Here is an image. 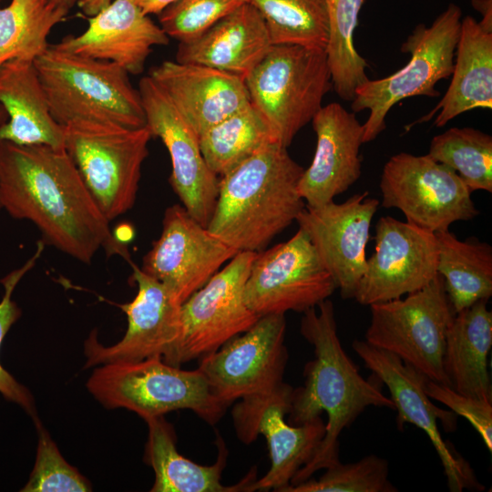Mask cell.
Returning <instances> with one entry per match:
<instances>
[{
  "instance_id": "20",
  "label": "cell",
  "mask_w": 492,
  "mask_h": 492,
  "mask_svg": "<svg viewBox=\"0 0 492 492\" xmlns=\"http://www.w3.org/2000/svg\"><path fill=\"white\" fill-rule=\"evenodd\" d=\"M379 200L368 191L356 193L342 203L333 200L308 207L296 219L332 275L343 299H354L365 272L366 246Z\"/></svg>"
},
{
  "instance_id": "24",
  "label": "cell",
  "mask_w": 492,
  "mask_h": 492,
  "mask_svg": "<svg viewBox=\"0 0 492 492\" xmlns=\"http://www.w3.org/2000/svg\"><path fill=\"white\" fill-rule=\"evenodd\" d=\"M272 45L262 16L253 5L244 3L198 36L179 42L176 61L245 78Z\"/></svg>"
},
{
  "instance_id": "1",
  "label": "cell",
  "mask_w": 492,
  "mask_h": 492,
  "mask_svg": "<svg viewBox=\"0 0 492 492\" xmlns=\"http://www.w3.org/2000/svg\"><path fill=\"white\" fill-rule=\"evenodd\" d=\"M0 204L13 218L32 221L45 244L83 263L101 248L131 261L65 149L0 139Z\"/></svg>"
},
{
  "instance_id": "25",
  "label": "cell",
  "mask_w": 492,
  "mask_h": 492,
  "mask_svg": "<svg viewBox=\"0 0 492 492\" xmlns=\"http://www.w3.org/2000/svg\"><path fill=\"white\" fill-rule=\"evenodd\" d=\"M0 106L8 117L0 126L1 140L65 149V128L51 114L33 61L0 66Z\"/></svg>"
},
{
  "instance_id": "10",
  "label": "cell",
  "mask_w": 492,
  "mask_h": 492,
  "mask_svg": "<svg viewBox=\"0 0 492 492\" xmlns=\"http://www.w3.org/2000/svg\"><path fill=\"white\" fill-rule=\"evenodd\" d=\"M379 187L384 208L399 210L406 221L434 233L479 214L462 179L427 154L392 156L384 166Z\"/></svg>"
},
{
  "instance_id": "8",
  "label": "cell",
  "mask_w": 492,
  "mask_h": 492,
  "mask_svg": "<svg viewBox=\"0 0 492 492\" xmlns=\"http://www.w3.org/2000/svg\"><path fill=\"white\" fill-rule=\"evenodd\" d=\"M64 128L65 149L102 214L110 221L129 210L152 137L147 125L75 121Z\"/></svg>"
},
{
  "instance_id": "4",
  "label": "cell",
  "mask_w": 492,
  "mask_h": 492,
  "mask_svg": "<svg viewBox=\"0 0 492 492\" xmlns=\"http://www.w3.org/2000/svg\"><path fill=\"white\" fill-rule=\"evenodd\" d=\"M34 64L51 114L60 125L75 121L128 128L147 125L139 92L118 65L67 53L53 45Z\"/></svg>"
},
{
  "instance_id": "26",
  "label": "cell",
  "mask_w": 492,
  "mask_h": 492,
  "mask_svg": "<svg viewBox=\"0 0 492 492\" xmlns=\"http://www.w3.org/2000/svg\"><path fill=\"white\" fill-rule=\"evenodd\" d=\"M450 85L437 105L419 122L446 126L472 109L492 108V31L467 15L462 18Z\"/></svg>"
},
{
  "instance_id": "27",
  "label": "cell",
  "mask_w": 492,
  "mask_h": 492,
  "mask_svg": "<svg viewBox=\"0 0 492 492\" xmlns=\"http://www.w3.org/2000/svg\"><path fill=\"white\" fill-rule=\"evenodd\" d=\"M479 300L456 313L448 326L443 370L459 394L492 403L488 354L492 345V313Z\"/></svg>"
},
{
  "instance_id": "23",
  "label": "cell",
  "mask_w": 492,
  "mask_h": 492,
  "mask_svg": "<svg viewBox=\"0 0 492 492\" xmlns=\"http://www.w3.org/2000/svg\"><path fill=\"white\" fill-rule=\"evenodd\" d=\"M149 76L199 137L251 103L244 78L216 68L164 61Z\"/></svg>"
},
{
  "instance_id": "34",
  "label": "cell",
  "mask_w": 492,
  "mask_h": 492,
  "mask_svg": "<svg viewBox=\"0 0 492 492\" xmlns=\"http://www.w3.org/2000/svg\"><path fill=\"white\" fill-rule=\"evenodd\" d=\"M262 16L272 44L325 49L328 15L325 0H247Z\"/></svg>"
},
{
  "instance_id": "21",
  "label": "cell",
  "mask_w": 492,
  "mask_h": 492,
  "mask_svg": "<svg viewBox=\"0 0 492 492\" xmlns=\"http://www.w3.org/2000/svg\"><path fill=\"white\" fill-rule=\"evenodd\" d=\"M311 122L316 149L298 190L306 206L317 207L333 201L359 179L364 127L354 112L337 102L323 106Z\"/></svg>"
},
{
  "instance_id": "40",
  "label": "cell",
  "mask_w": 492,
  "mask_h": 492,
  "mask_svg": "<svg viewBox=\"0 0 492 492\" xmlns=\"http://www.w3.org/2000/svg\"><path fill=\"white\" fill-rule=\"evenodd\" d=\"M471 5L482 15L478 23L487 30L492 31V0H471Z\"/></svg>"
},
{
  "instance_id": "30",
  "label": "cell",
  "mask_w": 492,
  "mask_h": 492,
  "mask_svg": "<svg viewBox=\"0 0 492 492\" xmlns=\"http://www.w3.org/2000/svg\"><path fill=\"white\" fill-rule=\"evenodd\" d=\"M199 139L208 167L218 177L224 176L267 145L277 142L251 103L210 127Z\"/></svg>"
},
{
  "instance_id": "43",
  "label": "cell",
  "mask_w": 492,
  "mask_h": 492,
  "mask_svg": "<svg viewBox=\"0 0 492 492\" xmlns=\"http://www.w3.org/2000/svg\"><path fill=\"white\" fill-rule=\"evenodd\" d=\"M55 6L68 13L78 0H48Z\"/></svg>"
},
{
  "instance_id": "38",
  "label": "cell",
  "mask_w": 492,
  "mask_h": 492,
  "mask_svg": "<svg viewBox=\"0 0 492 492\" xmlns=\"http://www.w3.org/2000/svg\"><path fill=\"white\" fill-rule=\"evenodd\" d=\"M45 245L42 240L38 241L35 254L23 266L12 271L0 281L5 289L4 296L0 301V349L6 333L22 314L21 309L12 299L15 288L24 275L35 266L44 251ZM0 394L7 401L18 405L32 418L37 416L35 399L31 392L16 381L1 364Z\"/></svg>"
},
{
  "instance_id": "11",
  "label": "cell",
  "mask_w": 492,
  "mask_h": 492,
  "mask_svg": "<svg viewBox=\"0 0 492 492\" xmlns=\"http://www.w3.org/2000/svg\"><path fill=\"white\" fill-rule=\"evenodd\" d=\"M337 286L307 233L299 228L288 241L257 252L243 298L259 317L304 313L328 299Z\"/></svg>"
},
{
  "instance_id": "29",
  "label": "cell",
  "mask_w": 492,
  "mask_h": 492,
  "mask_svg": "<svg viewBox=\"0 0 492 492\" xmlns=\"http://www.w3.org/2000/svg\"><path fill=\"white\" fill-rule=\"evenodd\" d=\"M437 273L455 312L492 295V247L477 238L459 240L449 230L436 232Z\"/></svg>"
},
{
  "instance_id": "36",
  "label": "cell",
  "mask_w": 492,
  "mask_h": 492,
  "mask_svg": "<svg viewBox=\"0 0 492 492\" xmlns=\"http://www.w3.org/2000/svg\"><path fill=\"white\" fill-rule=\"evenodd\" d=\"M38 434L34 468L22 492H87L90 482L62 456L56 443L37 416L33 418Z\"/></svg>"
},
{
  "instance_id": "39",
  "label": "cell",
  "mask_w": 492,
  "mask_h": 492,
  "mask_svg": "<svg viewBox=\"0 0 492 492\" xmlns=\"http://www.w3.org/2000/svg\"><path fill=\"white\" fill-rule=\"evenodd\" d=\"M427 395L465 417L481 436L489 452L492 451V403L457 393L450 386L426 379Z\"/></svg>"
},
{
  "instance_id": "6",
  "label": "cell",
  "mask_w": 492,
  "mask_h": 492,
  "mask_svg": "<svg viewBox=\"0 0 492 492\" xmlns=\"http://www.w3.org/2000/svg\"><path fill=\"white\" fill-rule=\"evenodd\" d=\"M244 81L251 103L285 148L333 87L325 49L293 44H272Z\"/></svg>"
},
{
  "instance_id": "32",
  "label": "cell",
  "mask_w": 492,
  "mask_h": 492,
  "mask_svg": "<svg viewBox=\"0 0 492 492\" xmlns=\"http://www.w3.org/2000/svg\"><path fill=\"white\" fill-rule=\"evenodd\" d=\"M364 0H325L328 40L325 47L332 85L336 94L352 101L356 88L369 78L367 61L357 52L354 35Z\"/></svg>"
},
{
  "instance_id": "37",
  "label": "cell",
  "mask_w": 492,
  "mask_h": 492,
  "mask_svg": "<svg viewBox=\"0 0 492 492\" xmlns=\"http://www.w3.org/2000/svg\"><path fill=\"white\" fill-rule=\"evenodd\" d=\"M247 0H177L159 14V26L179 42L194 38Z\"/></svg>"
},
{
  "instance_id": "44",
  "label": "cell",
  "mask_w": 492,
  "mask_h": 492,
  "mask_svg": "<svg viewBox=\"0 0 492 492\" xmlns=\"http://www.w3.org/2000/svg\"><path fill=\"white\" fill-rule=\"evenodd\" d=\"M7 119V115L4 108L0 106V126ZM2 210L0 204V210Z\"/></svg>"
},
{
  "instance_id": "35",
  "label": "cell",
  "mask_w": 492,
  "mask_h": 492,
  "mask_svg": "<svg viewBox=\"0 0 492 492\" xmlns=\"http://www.w3.org/2000/svg\"><path fill=\"white\" fill-rule=\"evenodd\" d=\"M318 479H307L282 492H395L388 479L385 458L368 455L354 463L341 461L328 468Z\"/></svg>"
},
{
  "instance_id": "2",
  "label": "cell",
  "mask_w": 492,
  "mask_h": 492,
  "mask_svg": "<svg viewBox=\"0 0 492 492\" xmlns=\"http://www.w3.org/2000/svg\"><path fill=\"white\" fill-rule=\"evenodd\" d=\"M303 313L300 332L313 347L314 359L303 370V385L293 389L289 423L302 425L327 414L325 435L312 459L292 477L290 486L340 462L339 436L368 407L395 410L382 391L383 383L364 379L346 354L338 333L333 303L329 299ZM289 486V487H290Z\"/></svg>"
},
{
  "instance_id": "17",
  "label": "cell",
  "mask_w": 492,
  "mask_h": 492,
  "mask_svg": "<svg viewBox=\"0 0 492 492\" xmlns=\"http://www.w3.org/2000/svg\"><path fill=\"white\" fill-rule=\"evenodd\" d=\"M374 253L354 298L362 305L401 298L426 286L437 274L436 233L383 216L375 225Z\"/></svg>"
},
{
  "instance_id": "3",
  "label": "cell",
  "mask_w": 492,
  "mask_h": 492,
  "mask_svg": "<svg viewBox=\"0 0 492 492\" xmlns=\"http://www.w3.org/2000/svg\"><path fill=\"white\" fill-rule=\"evenodd\" d=\"M272 142L220 177L208 230L237 251L260 252L305 208L304 169Z\"/></svg>"
},
{
  "instance_id": "14",
  "label": "cell",
  "mask_w": 492,
  "mask_h": 492,
  "mask_svg": "<svg viewBox=\"0 0 492 492\" xmlns=\"http://www.w3.org/2000/svg\"><path fill=\"white\" fill-rule=\"evenodd\" d=\"M257 252L239 251L181 304V337L172 365L201 358L249 330L260 318L245 303L244 286Z\"/></svg>"
},
{
  "instance_id": "33",
  "label": "cell",
  "mask_w": 492,
  "mask_h": 492,
  "mask_svg": "<svg viewBox=\"0 0 492 492\" xmlns=\"http://www.w3.org/2000/svg\"><path fill=\"white\" fill-rule=\"evenodd\" d=\"M427 155L453 169L471 192H492V137L474 128H451L435 136Z\"/></svg>"
},
{
  "instance_id": "22",
  "label": "cell",
  "mask_w": 492,
  "mask_h": 492,
  "mask_svg": "<svg viewBox=\"0 0 492 492\" xmlns=\"http://www.w3.org/2000/svg\"><path fill=\"white\" fill-rule=\"evenodd\" d=\"M87 29L53 45L57 49L115 63L128 74L143 72L152 47L165 46L169 36L135 0H112L88 17Z\"/></svg>"
},
{
  "instance_id": "5",
  "label": "cell",
  "mask_w": 492,
  "mask_h": 492,
  "mask_svg": "<svg viewBox=\"0 0 492 492\" xmlns=\"http://www.w3.org/2000/svg\"><path fill=\"white\" fill-rule=\"evenodd\" d=\"M87 388L105 408H125L144 420L189 409L214 425L229 407L212 393L199 368L183 370L161 357L100 364Z\"/></svg>"
},
{
  "instance_id": "7",
  "label": "cell",
  "mask_w": 492,
  "mask_h": 492,
  "mask_svg": "<svg viewBox=\"0 0 492 492\" xmlns=\"http://www.w3.org/2000/svg\"><path fill=\"white\" fill-rule=\"evenodd\" d=\"M461 20V8L449 4L430 26L417 25L401 46L402 52L410 54L405 67L390 76L368 79L356 88L352 111H369L363 124L364 143L373 141L384 130L387 114L401 100L440 95L435 87L453 72Z\"/></svg>"
},
{
  "instance_id": "13",
  "label": "cell",
  "mask_w": 492,
  "mask_h": 492,
  "mask_svg": "<svg viewBox=\"0 0 492 492\" xmlns=\"http://www.w3.org/2000/svg\"><path fill=\"white\" fill-rule=\"evenodd\" d=\"M352 346L365 366L387 386L397 411L398 429L403 430L408 423L426 434L439 456L449 490H483L469 463L442 437L437 420L446 432H453L456 428V415L431 401L424 387L427 378L395 354L364 340H354Z\"/></svg>"
},
{
  "instance_id": "16",
  "label": "cell",
  "mask_w": 492,
  "mask_h": 492,
  "mask_svg": "<svg viewBox=\"0 0 492 492\" xmlns=\"http://www.w3.org/2000/svg\"><path fill=\"white\" fill-rule=\"evenodd\" d=\"M129 264L138 292L131 302L118 305L127 315V331L110 346L100 343L96 331L92 332L84 343L86 368L150 357H161L172 365L182 332L181 303L165 285L134 262Z\"/></svg>"
},
{
  "instance_id": "42",
  "label": "cell",
  "mask_w": 492,
  "mask_h": 492,
  "mask_svg": "<svg viewBox=\"0 0 492 492\" xmlns=\"http://www.w3.org/2000/svg\"><path fill=\"white\" fill-rule=\"evenodd\" d=\"M112 0H78L77 5L82 13L92 16L108 5Z\"/></svg>"
},
{
  "instance_id": "12",
  "label": "cell",
  "mask_w": 492,
  "mask_h": 492,
  "mask_svg": "<svg viewBox=\"0 0 492 492\" xmlns=\"http://www.w3.org/2000/svg\"><path fill=\"white\" fill-rule=\"evenodd\" d=\"M292 391L283 383L271 392L241 398L232 408L238 438L249 445L262 435L271 457L268 472L254 479L247 491L282 492L297 471L312 459L325 435L321 416L299 425L284 420L291 408Z\"/></svg>"
},
{
  "instance_id": "28",
  "label": "cell",
  "mask_w": 492,
  "mask_h": 492,
  "mask_svg": "<svg viewBox=\"0 0 492 492\" xmlns=\"http://www.w3.org/2000/svg\"><path fill=\"white\" fill-rule=\"evenodd\" d=\"M149 427L145 460L154 470L155 481L151 492H238L247 491L255 479L252 469L242 480L224 486L220 477L225 468L228 450L218 436V457L213 465H199L181 456L176 448L172 426L163 416L145 420Z\"/></svg>"
},
{
  "instance_id": "41",
  "label": "cell",
  "mask_w": 492,
  "mask_h": 492,
  "mask_svg": "<svg viewBox=\"0 0 492 492\" xmlns=\"http://www.w3.org/2000/svg\"><path fill=\"white\" fill-rule=\"evenodd\" d=\"M177 0H135L146 15H159Z\"/></svg>"
},
{
  "instance_id": "19",
  "label": "cell",
  "mask_w": 492,
  "mask_h": 492,
  "mask_svg": "<svg viewBox=\"0 0 492 492\" xmlns=\"http://www.w3.org/2000/svg\"><path fill=\"white\" fill-rule=\"evenodd\" d=\"M138 92L147 127L169 154L173 190L190 215L207 227L216 206L220 179L202 156L199 136L149 76L140 79Z\"/></svg>"
},
{
  "instance_id": "18",
  "label": "cell",
  "mask_w": 492,
  "mask_h": 492,
  "mask_svg": "<svg viewBox=\"0 0 492 492\" xmlns=\"http://www.w3.org/2000/svg\"><path fill=\"white\" fill-rule=\"evenodd\" d=\"M238 252L175 204L166 209L161 233L140 269L182 304Z\"/></svg>"
},
{
  "instance_id": "15",
  "label": "cell",
  "mask_w": 492,
  "mask_h": 492,
  "mask_svg": "<svg viewBox=\"0 0 492 492\" xmlns=\"http://www.w3.org/2000/svg\"><path fill=\"white\" fill-rule=\"evenodd\" d=\"M284 314L260 317L246 332L202 356L199 369L225 405L271 392L283 384L288 360Z\"/></svg>"
},
{
  "instance_id": "9",
  "label": "cell",
  "mask_w": 492,
  "mask_h": 492,
  "mask_svg": "<svg viewBox=\"0 0 492 492\" xmlns=\"http://www.w3.org/2000/svg\"><path fill=\"white\" fill-rule=\"evenodd\" d=\"M370 311L366 343L395 354L428 380L449 386L443 356L456 313L439 273L405 298L371 304Z\"/></svg>"
},
{
  "instance_id": "31",
  "label": "cell",
  "mask_w": 492,
  "mask_h": 492,
  "mask_svg": "<svg viewBox=\"0 0 492 492\" xmlns=\"http://www.w3.org/2000/svg\"><path fill=\"white\" fill-rule=\"evenodd\" d=\"M68 13L48 0H12L0 7V66L35 61L48 48V36Z\"/></svg>"
}]
</instances>
